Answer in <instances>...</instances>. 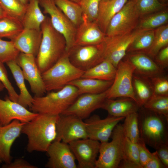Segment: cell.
Returning a JSON list of instances; mask_svg holds the SVG:
<instances>
[{"mask_svg": "<svg viewBox=\"0 0 168 168\" xmlns=\"http://www.w3.org/2000/svg\"><path fill=\"white\" fill-rule=\"evenodd\" d=\"M59 115L38 113L30 121L24 123L21 133L28 138L26 150L46 152L56 136V125Z\"/></svg>", "mask_w": 168, "mask_h": 168, "instance_id": "1", "label": "cell"}, {"mask_svg": "<svg viewBox=\"0 0 168 168\" xmlns=\"http://www.w3.org/2000/svg\"><path fill=\"white\" fill-rule=\"evenodd\" d=\"M41 41L36 58L42 73L54 65L66 52L63 36L52 26L50 17L47 16L40 26Z\"/></svg>", "mask_w": 168, "mask_h": 168, "instance_id": "2", "label": "cell"}, {"mask_svg": "<svg viewBox=\"0 0 168 168\" xmlns=\"http://www.w3.org/2000/svg\"><path fill=\"white\" fill-rule=\"evenodd\" d=\"M142 107L138 112L140 138L155 150L168 144V118Z\"/></svg>", "mask_w": 168, "mask_h": 168, "instance_id": "3", "label": "cell"}, {"mask_svg": "<svg viewBox=\"0 0 168 168\" xmlns=\"http://www.w3.org/2000/svg\"><path fill=\"white\" fill-rule=\"evenodd\" d=\"M79 96L77 88L68 84L58 91L49 92L45 96H34L30 110L36 113L59 115L70 106Z\"/></svg>", "mask_w": 168, "mask_h": 168, "instance_id": "4", "label": "cell"}, {"mask_svg": "<svg viewBox=\"0 0 168 168\" xmlns=\"http://www.w3.org/2000/svg\"><path fill=\"white\" fill-rule=\"evenodd\" d=\"M84 72L72 64L66 52L41 75L46 90L49 91L61 89L70 82L81 78Z\"/></svg>", "mask_w": 168, "mask_h": 168, "instance_id": "5", "label": "cell"}, {"mask_svg": "<svg viewBox=\"0 0 168 168\" xmlns=\"http://www.w3.org/2000/svg\"><path fill=\"white\" fill-rule=\"evenodd\" d=\"M112 140L100 143L95 168H118L124 154L126 137L123 124L119 123L114 129Z\"/></svg>", "mask_w": 168, "mask_h": 168, "instance_id": "6", "label": "cell"}, {"mask_svg": "<svg viewBox=\"0 0 168 168\" xmlns=\"http://www.w3.org/2000/svg\"><path fill=\"white\" fill-rule=\"evenodd\" d=\"M135 70L134 66L126 59L119 62L116 68L114 79L109 88L107 98H128L138 104L132 82Z\"/></svg>", "mask_w": 168, "mask_h": 168, "instance_id": "7", "label": "cell"}, {"mask_svg": "<svg viewBox=\"0 0 168 168\" xmlns=\"http://www.w3.org/2000/svg\"><path fill=\"white\" fill-rule=\"evenodd\" d=\"M43 13L48 14L54 28L62 34L66 43L68 52L74 45L77 27L57 7L54 0H39Z\"/></svg>", "mask_w": 168, "mask_h": 168, "instance_id": "8", "label": "cell"}, {"mask_svg": "<svg viewBox=\"0 0 168 168\" xmlns=\"http://www.w3.org/2000/svg\"><path fill=\"white\" fill-rule=\"evenodd\" d=\"M140 19L134 6V0H129L110 20L106 35L112 36L130 33L136 29Z\"/></svg>", "mask_w": 168, "mask_h": 168, "instance_id": "9", "label": "cell"}, {"mask_svg": "<svg viewBox=\"0 0 168 168\" xmlns=\"http://www.w3.org/2000/svg\"><path fill=\"white\" fill-rule=\"evenodd\" d=\"M104 49L103 42L96 45H74L67 52L72 64L85 72L104 60Z\"/></svg>", "mask_w": 168, "mask_h": 168, "instance_id": "10", "label": "cell"}, {"mask_svg": "<svg viewBox=\"0 0 168 168\" xmlns=\"http://www.w3.org/2000/svg\"><path fill=\"white\" fill-rule=\"evenodd\" d=\"M55 141L69 144L75 140L88 138L83 119L72 115H59L56 125Z\"/></svg>", "mask_w": 168, "mask_h": 168, "instance_id": "11", "label": "cell"}, {"mask_svg": "<svg viewBox=\"0 0 168 168\" xmlns=\"http://www.w3.org/2000/svg\"><path fill=\"white\" fill-rule=\"evenodd\" d=\"M16 61L21 69L25 80L29 82L35 96H43L47 91L35 57L32 54L20 52Z\"/></svg>", "mask_w": 168, "mask_h": 168, "instance_id": "12", "label": "cell"}, {"mask_svg": "<svg viewBox=\"0 0 168 168\" xmlns=\"http://www.w3.org/2000/svg\"><path fill=\"white\" fill-rule=\"evenodd\" d=\"M142 31L136 29L126 35H106L103 41L104 60H109L117 68L119 62L125 56L129 45L136 36Z\"/></svg>", "mask_w": 168, "mask_h": 168, "instance_id": "13", "label": "cell"}, {"mask_svg": "<svg viewBox=\"0 0 168 168\" xmlns=\"http://www.w3.org/2000/svg\"><path fill=\"white\" fill-rule=\"evenodd\" d=\"M100 142L89 138L74 141L68 144L78 162L77 168H95Z\"/></svg>", "mask_w": 168, "mask_h": 168, "instance_id": "14", "label": "cell"}, {"mask_svg": "<svg viewBox=\"0 0 168 168\" xmlns=\"http://www.w3.org/2000/svg\"><path fill=\"white\" fill-rule=\"evenodd\" d=\"M109 88L100 93H85L79 95L62 114L72 115L83 120L86 119L94 111L101 108L107 97Z\"/></svg>", "mask_w": 168, "mask_h": 168, "instance_id": "15", "label": "cell"}, {"mask_svg": "<svg viewBox=\"0 0 168 168\" xmlns=\"http://www.w3.org/2000/svg\"><path fill=\"white\" fill-rule=\"evenodd\" d=\"M124 118L110 115L104 119L97 114L89 117L84 121L88 138L101 143L108 142L115 127Z\"/></svg>", "mask_w": 168, "mask_h": 168, "instance_id": "16", "label": "cell"}, {"mask_svg": "<svg viewBox=\"0 0 168 168\" xmlns=\"http://www.w3.org/2000/svg\"><path fill=\"white\" fill-rule=\"evenodd\" d=\"M49 157L45 167L48 168H77L76 159L68 144L54 141L47 151Z\"/></svg>", "mask_w": 168, "mask_h": 168, "instance_id": "17", "label": "cell"}, {"mask_svg": "<svg viewBox=\"0 0 168 168\" xmlns=\"http://www.w3.org/2000/svg\"><path fill=\"white\" fill-rule=\"evenodd\" d=\"M38 114L28 110L18 103L12 101L7 96L4 100L0 99V123L2 125L7 124L15 119L26 123Z\"/></svg>", "mask_w": 168, "mask_h": 168, "instance_id": "18", "label": "cell"}, {"mask_svg": "<svg viewBox=\"0 0 168 168\" xmlns=\"http://www.w3.org/2000/svg\"><path fill=\"white\" fill-rule=\"evenodd\" d=\"M105 36V34L95 21L82 16V22L77 27L74 45L99 44L103 42Z\"/></svg>", "mask_w": 168, "mask_h": 168, "instance_id": "19", "label": "cell"}, {"mask_svg": "<svg viewBox=\"0 0 168 168\" xmlns=\"http://www.w3.org/2000/svg\"><path fill=\"white\" fill-rule=\"evenodd\" d=\"M24 123L16 119L6 125L0 123V154L5 164L12 161L11 149L15 140L21 133Z\"/></svg>", "mask_w": 168, "mask_h": 168, "instance_id": "20", "label": "cell"}, {"mask_svg": "<svg viewBox=\"0 0 168 168\" xmlns=\"http://www.w3.org/2000/svg\"><path fill=\"white\" fill-rule=\"evenodd\" d=\"M125 59L135 67L134 74L150 79L161 75L163 70L155 63L153 59L146 54L142 53H129Z\"/></svg>", "mask_w": 168, "mask_h": 168, "instance_id": "21", "label": "cell"}, {"mask_svg": "<svg viewBox=\"0 0 168 168\" xmlns=\"http://www.w3.org/2000/svg\"><path fill=\"white\" fill-rule=\"evenodd\" d=\"M42 38L40 30L24 29L12 40L20 52L37 56Z\"/></svg>", "mask_w": 168, "mask_h": 168, "instance_id": "22", "label": "cell"}, {"mask_svg": "<svg viewBox=\"0 0 168 168\" xmlns=\"http://www.w3.org/2000/svg\"><path fill=\"white\" fill-rule=\"evenodd\" d=\"M141 107L133 99L128 98L114 100L107 98L100 108L107 111L109 115L125 117L132 113L138 112Z\"/></svg>", "mask_w": 168, "mask_h": 168, "instance_id": "23", "label": "cell"}, {"mask_svg": "<svg viewBox=\"0 0 168 168\" xmlns=\"http://www.w3.org/2000/svg\"><path fill=\"white\" fill-rule=\"evenodd\" d=\"M128 0H100L95 21L105 34L110 20L124 7Z\"/></svg>", "mask_w": 168, "mask_h": 168, "instance_id": "24", "label": "cell"}, {"mask_svg": "<svg viewBox=\"0 0 168 168\" xmlns=\"http://www.w3.org/2000/svg\"><path fill=\"white\" fill-rule=\"evenodd\" d=\"M113 82L80 78L70 82L68 84L77 87L80 95L85 93L98 94L103 92L111 87Z\"/></svg>", "mask_w": 168, "mask_h": 168, "instance_id": "25", "label": "cell"}, {"mask_svg": "<svg viewBox=\"0 0 168 168\" xmlns=\"http://www.w3.org/2000/svg\"><path fill=\"white\" fill-rule=\"evenodd\" d=\"M9 68L19 88L20 93L18 95L17 103L27 108L31 106L33 100L32 97L28 91L25 82V78L21 69L16 60L6 63Z\"/></svg>", "mask_w": 168, "mask_h": 168, "instance_id": "26", "label": "cell"}, {"mask_svg": "<svg viewBox=\"0 0 168 168\" xmlns=\"http://www.w3.org/2000/svg\"><path fill=\"white\" fill-rule=\"evenodd\" d=\"M39 5V0H30L21 21L24 29L40 30L47 16L41 11Z\"/></svg>", "mask_w": 168, "mask_h": 168, "instance_id": "27", "label": "cell"}, {"mask_svg": "<svg viewBox=\"0 0 168 168\" xmlns=\"http://www.w3.org/2000/svg\"><path fill=\"white\" fill-rule=\"evenodd\" d=\"M116 68L110 61L104 59L99 63L84 72L81 78H93L113 81Z\"/></svg>", "mask_w": 168, "mask_h": 168, "instance_id": "28", "label": "cell"}, {"mask_svg": "<svg viewBox=\"0 0 168 168\" xmlns=\"http://www.w3.org/2000/svg\"><path fill=\"white\" fill-rule=\"evenodd\" d=\"M132 82L138 103L140 107H142L153 93L150 79L133 74Z\"/></svg>", "mask_w": 168, "mask_h": 168, "instance_id": "29", "label": "cell"}, {"mask_svg": "<svg viewBox=\"0 0 168 168\" xmlns=\"http://www.w3.org/2000/svg\"><path fill=\"white\" fill-rule=\"evenodd\" d=\"M165 9L140 18L136 29L153 30L166 24L168 21V12Z\"/></svg>", "mask_w": 168, "mask_h": 168, "instance_id": "30", "label": "cell"}, {"mask_svg": "<svg viewBox=\"0 0 168 168\" xmlns=\"http://www.w3.org/2000/svg\"><path fill=\"white\" fill-rule=\"evenodd\" d=\"M138 145L126 137L123 158L120 163V168H142L139 160Z\"/></svg>", "mask_w": 168, "mask_h": 168, "instance_id": "31", "label": "cell"}, {"mask_svg": "<svg viewBox=\"0 0 168 168\" xmlns=\"http://www.w3.org/2000/svg\"><path fill=\"white\" fill-rule=\"evenodd\" d=\"M57 7L76 27L82 21V12L80 6L70 0H54Z\"/></svg>", "mask_w": 168, "mask_h": 168, "instance_id": "32", "label": "cell"}, {"mask_svg": "<svg viewBox=\"0 0 168 168\" xmlns=\"http://www.w3.org/2000/svg\"><path fill=\"white\" fill-rule=\"evenodd\" d=\"M154 37V30L141 31L129 45L127 53L146 54L152 44Z\"/></svg>", "mask_w": 168, "mask_h": 168, "instance_id": "33", "label": "cell"}, {"mask_svg": "<svg viewBox=\"0 0 168 168\" xmlns=\"http://www.w3.org/2000/svg\"><path fill=\"white\" fill-rule=\"evenodd\" d=\"M24 29L21 21L15 18L6 16L0 19V39L12 41Z\"/></svg>", "mask_w": 168, "mask_h": 168, "instance_id": "34", "label": "cell"}, {"mask_svg": "<svg viewBox=\"0 0 168 168\" xmlns=\"http://www.w3.org/2000/svg\"><path fill=\"white\" fill-rule=\"evenodd\" d=\"M168 45V25L166 24L154 29L152 44L146 54L153 59L162 48Z\"/></svg>", "mask_w": 168, "mask_h": 168, "instance_id": "35", "label": "cell"}, {"mask_svg": "<svg viewBox=\"0 0 168 168\" xmlns=\"http://www.w3.org/2000/svg\"><path fill=\"white\" fill-rule=\"evenodd\" d=\"M138 112L126 116L124 117V123L122 124L125 137L134 143H137L140 139Z\"/></svg>", "mask_w": 168, "mask_h": 168, "instance_id": "36", "label": "cell"}, {"mask_svg": "<svg viewBox=\"0 0 168 168\" xmlns=\"http://www.w3.org/2000/svg\"><path fill=\"white\" fill-rule=\"evenodd\" d=\"M0 6L9 16L22 21L27 5L19 0H0Z\"/></svg>", "mask_w": 168, "mask_h": 168, "instance_id": "37", "label": "cell"}, {"mask_svg": "<svg viewBox=\"0 0 168 168\" xmlns=\"http://www.w3.org/2000/svg\"><path fill=\"white\" fill-rule=\"evenodd\" d=\"M142 107L168 118V96L159 95L153 93Z\"/></svg>", "mask_w": 168, "mask_h": 168, "instance_id": "38", "label": "cell"}, {"mask_svg": "<svg viewBox=\"0 0 168 168\" xmlns=\"http://www.w3.org/2000/svg\"><path fill=\"white\" fill-rule=\"evenodd\" d=\"M135 7L140 18L165 9L166 3L159 0H133Z\"/></svg>", "mask_w": 168, "mask_h": 168, "instance_id": "39", "label": "cell"}, {"mask_svg": "<svg viewBox=\"0 0 168 168\" xmlns=\"http://www.w3.org/2000/svg\"><path fill=\"white\" fill-rule=\"evenodd\" d=\"M13 42L0 39V62L2 63L16 60L20 53Z\"/></svg>", "mask_w": 168, "mask_h": 168, "instance_id": "40", "label": "cell"}, {"mask_svg": "<svg viewBox=\"0 0 168 168\" xmlns=\"http://www.w3.org/2000/svg\"><path fill=\"white\" fill-rule=\"evenodd\" d=\"M100 0H81L78 3L81 8L82 16L89 20L95 21L97 17Z\"/></svg>", "mask_w": 168, "mask_h": 168, "instance_id": "41", "label": "cell"}, {"mask_svg": "<svg viewBox=\"0 0 168 168\" xmlns=\"http://www.w3.org/2000/svg\"><path fill=\"white\" fill-rule=\"evenodd\" d=\"M0 81L7 90L9 98L17 102L19 95L16 93L8 78L6 69L2 63L0 62Z\"/></svg>", "mask_w": 168, "mask_h": 168, "instance_id": "42", "label": "cell"}, {"mask_svg": "<svg viewBox=\"0 0 168 168\" xmlns=\"http://www.w3.org/2000/svg\"><path fill=\"white\" fill-rule=\"evenodd\" d=\"M153 93L161 96H168V80L161 75L150 79Z\"/></svg>", "mask_w": 168, "mask_h": 168, "instance_id": "43", "label": "cell"}, {"mask_svg": "<svg viewBox=\"0 0 168 168\" xmlns=\"http://www.w3.org/2000/svg\"><path fill=\"white\" fill-rule=\"evenodd\" d=\"M137 143L139 149V161L142 168H143L151 158L153 154L147 147L146 144L141 138Z\"/></svg>", "mask_w": 168, "mask_h": 168, "instance_id": "44", "label": "cell"}, {"mask_svg": "<svg viewBox=\"0 0 168 168\" xmlns=\"http://www.w3.org/2000/svg\"><path fill=\"white\" fill-rule=\"evenodd\" d=\"M153 59L162 70L168 67V45L161 49Z\"/></svg>", "mask_w": 168, "mask_h": 168, "instance_id": "45", "label": "cell"}, {"mask_svg": "<svg viewBox=\"0 0 168 168\" xmlns=\"http://www.w3.org/2000/svg\"><path fill=\"white\" fill-rule=\"evenodd\" d=\"M2 168H37L38 167L32 165L21 158L16 159L13 161L9 164H5L2 167Z\"/></svg>", "mask_w": 168, "mask_h": 168, "instance_id": "46", "label": "cell"}, {"mask_svg": "<svg viewBox=\"0 0 168 168\" xmlns=\"http://www.w3.org/2000/svg\"><path fill=\"white\" fill-rule=\"evenodd\" d=\"M157 155L165 168L168 167V144L162 145L156 149Z\"/></svg>", "mask_w": 168, "mask_h": 168, "instance_id": "47", "label": "cell"}, {"mask_svg": "<svg viewBox=\"0 0 168 168\" xmlns=\"http://www.w3.org/2000/svg\"><path fill=\"white\" fill-rule=\"evenodd\" d=\"M150 160L144 166L143 168H165L156 151L152 153Z\"/></svg>", "mask_w": 168, "mask_h": 168, "instance_id": "48", "label": "cell"}, {"mask_svg": "<svg viewBox=\"0 0 168 168\" xmlns=\"http://www.w3.org/2000/svg\"><path fill=\"white\" fill-rule=\"evenodd\" d=\"M6 16L7 14L0 6V19Z\"/></svg>", "mask_w": 168, "mask_h": 168, "instance_id": "49", "label": "cell"}, {"mask_svg": "<svg viewBox=\"0 0 168 168\" xmlns=\"http://www.w3.org/2000/svg\"><path fill=\"white\" fill-rule=\"evenodd\" d=\"M21 2L26 5H27L30 0H19Z\"/></svg>", "mask_w": 168, "mask_h": 168, "instance_id": "50", "label": "cell"}, {"mask_svg": "<svg viewBox=\"0 0 168 168\" xmlns=\"http://www.w3.org/2000/svg\"><path fill=\"white\" fill-rule=\"evenodd\" d=\"M4 88L5 87L4 85L0 81V92L2 91Z\"/></svg>", "mask_w": 168, "mask_h": 168, "instance_id": "51", "label": "cell"}, {"mask_svg": "<svg viewBox=\"0 0 168 168\" xmlns=\"http://www.w3.org/2000/svg\"><path fill=\"white\" fill-rule=\"evenodd\" d=\"M70 0L77 2V3H79L81 1V0Z\"/></svg>", "mask_w": 168, "mask_h": 168, "instance_id": "52", "label": "cell"}, {"mask_svg": "<svg viewBox=\"0 0 168 168\" xmlns=\"http://www.w3.org/2000/svg\"><path fill=\"white\" fill-rule=\"evenodd\" d=\"M161 2H162V3H165L168 0H160Z\"/></svg>", "mask_w": 168, "mask_h": 168, "instance_id": "53", "label": "cell"}, {"mask_svg": "<svg viewBox=\"0 0 168 168\" xmlns=\"http://www.w3.org/2000/svg\"><path fill=\"white\" fill-rule=\"evenodd\" d=\"M3 160L0 154V164L2 162Z\"/></svg>", "mask_w": 168, "mask_h": 168, "instance_id": "54", "label": "cell"}]
</instances>
